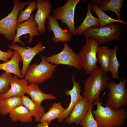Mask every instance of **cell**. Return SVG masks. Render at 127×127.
<instances>
[{
    "label": "cell",
    "instance_id": "1",
    "mask_svg": "<svg viewBox=\"0 0 127 127\" xmlns=\"http://www.w3.org/2000/svg\"><path fill=\"white\" fill-rule=\"evenodd\" d=\"M94 105L97 106L95 110L92 111L97 127H120L127 118V110L124 107L115 110L102 105V102L95 101Z\"/></svg>",
    "mask_w": 127,
    "mask_h": 127
},
{
    "label": "cell",
    "instance_id": "2",
    "mask_svg": "<svg viewBox=\"0 0 127 127\" xmlns=\"http://www.w3.org/2000/svg\"><path fill=\"white\" fill-rule=\"evenodd\" d=\"M84 82L83 96L90 103L100 101V94L107 87L109 77L106 73L99 68L89 75Z\"/></svg>",
    "mask_w": 127,
    "mask_h": 127
},
{
    "label": "cell",
    "instance_id": "3",
    "mask_svg": "<svg viewBox=\"0 0 127 127\" xmlns=\"http://www.w3.org/2000/svg\"><path fill=\"white\" fill-rule=\"evenodd\" d=\"M125 28L117 22L108 24L104 27H91L83 33L86 38H92L96 40L99 44H103L113 40H121Z\"/></svg>",
    "mask_w": 127,
    "mask_h": 127
},
{
    "label": "cell",
    "instance_id": "4",
    "mask_svg": "<svg viewBox=\"0 0 127 127\" xmlns=\"http://www.w3.org/2000/svg\"><path fill=\"white\" fill-rule=\"evenodd\" d=\"M40 57L41 61L39 64L36 62L29 65L26 70L24 78L29 83H43L53 77L57 65L48 62L43 55H40Z\"/></svg>",
    "mask_w": 127,
    "mask_h": 127
},
{
    "label": "cell",
    "instance_id": "5",
    "mask_svg": "<svg viewBox=\"0 0 127 127\" xmlns=\"http://www.w3.org/2000/svg\"><path fill=\"white\" fill-rule=\"evenodd\" d=\"M126 78H121L118 83L112 81L108 82L107 87L110 91L105 107L117 110L125 107L127 104V88L125 87Z\"/></svg>",
    "mask_w": 127,
    "mask_h": 127
},
{
    "label": "cell",
    "instance_id": "6",
    "mask_svg": "<svg viewBox=\"0 0 127 127\" xmlns=\"http://www.w3.org/2000/svg\"><path fill=\"white\" fill-rule=\"evenodd\" d=\"M98 41L92 38H86L85 43L78 54L80 64L85 73L90 75L99 68L97 65Z\"/></svg>",
    "mask_w": 127,
    "mask_h": 127
},
{
    "label": "cell",
    "instance_id": "7",
    "mask_svg": "<svg viewBox=\"0 0 127 127\" xmlns=\"http://www.w3.org/2000/svg\"><path fill=\"white\" fill-rule=\"evenodd\" d=\"M31 2L14 0V6L11 12L0 20V34L8 41H13L16 36L17 21L19 12Z\"/></svg>",
    "mask_w": 127,
    "mask_h": 127
},
{
    "label": "cell",
    "instance_id": "8",
    "mask_svg": "<svg viewBox=\"0 0 127 127\" xmlns=\"http://www.w3.org/2000/svg\"><path fill=\"white\" fill-rule=\"evenodd\" d=\"M80 1L68 0L63 6L52 11L53 17L57 20H61L62 24H65L69 32L74 36L77 35L75 26V10L77 4Z\"/></svg>",
    "mask_w": 127,
    "mask_h": 127
},
{
    "label": "cell",
    "instance_id": "9",
    "mask_svg": "<svg viewBox=\"0 0 127 127\" xmlns=\"http://www.w3.org/2000/svg\"><path fill=\"white\" fill-rule=\"evenodd\" d=\"M64 43V46L60 52L48 57H45L46 60L49 63L57 65L64 64L74 67L78 70L83 68L80 64L78 54L73 51L68 43Z\"/></svg>",
    "mask_w": 127,
    "mask_h": 127
},
{
    "label": "cell",
    "instance_id": "10",
    "mask_svg": "<svg viewBox=\"0 0 127 127\" xmlns=\"http://www.w3.org/2000/svg\"><path fill=\"white\" fill-rule=\"evenodd\" d=\"M9 49L17 52L20 55L23 62V66L21 71V74L24 78L26 70L34 57L38 53L44 51L46 47L43 45L41 41H39L32 48H27L21 47L16 43L7 45Z\"/></svg>",
    "mask_w": 127,
    "mask_h": 127
},
{
    "label": "cell",
    "instance_id": "11",
    "mask_svg": "<svg viewBox=\"0 0 127 127\" xmlns=\"http://www.w3.org/2000/svg\"><path fill=\"white\" fill-rule=\"evenodd\" d=\"M34 17L33 13H32L28 20L17 24L16 35L11 44L18 42L21 45L28 48L25 46L24 42L20 39V37L24 34H28L29 36L28 42L31 43L34 36H39L37 24L34 19Z\"/></svg>",
    "mask_w": 127,
    "mask_h": 127
},
{
    "label": "cell",
    "instance_id": "12",
    "mask_svg": "<svg viewBox=\"0 0 127 127\" xmlns=\"http://www.w3.org/2000/svg\"><path fill=\"white\" fill-rule=\"evenodd\" d=\"M36 2L37 10L34 19L37 24L39 33H43L46 30L45 23L51 13L52 4L49 0H37Z\"/></svg>",
    "mask_w": 127,
    "mask_h": 127
},
{
    "label": "cell",
    "instance_id": "13",
    "mask_svg": "<svg viewBox=\"0 0 127 127\" xmlns=\"http://www.w3.org/2000/svg\"><path fill=\"white\" fill-rule=\"evenodd\" d=\"M91 103L85 97L78 101L70 115L65 119V123L68 124L73 123L76 125L80 124L86 116Z\"/></svg>",
    "mask_w": 127,
    "mask_h": 127
},
{
    "label": "cell",
    "instance_id": "14",
    "mask_svg": "<svg viewBox=\"0 0 127 127\" xmlns=\"http://www.w3.org/2000/svg\"><path fill=\"white\" fill-rule=\"evenodd\" d=\"M71 78L73 83L72 89L70 90H66L64 91L66 95L70 96V103L61 116L58 119V121L60 122L63 121L69 116L77 101L84 97L81 95V87L80 86L79 83L76 82L74 74L72 75Z\"/></svg>",
    "mask_w": 127,
    "mask_h": 127
},
{
    "label": "cell",
    "instance_id": "15",
    "mask_svg": "<svg viewBox=\"0 0 127 127\" xmlns=\"http://www.w3.org/2000/svg\"><path fill=\"white\" fill-rule=\"evenodd\" d=\"M49 25L47 28L48 32L52 31L54 36L51 38L55 43L61 41L69 42L72 39V35L67 30H64L60 26V24L53 16L50 15L47 18Z\"/></svg>",
    "mask_w": 127,
    "mask_h": 127
},
{
    "label": "cell",
    "instance_id": "16",
    "mask_svg": "<svg viewBox=\"0 0 127 127\" xmlns=\"http://www.w3.org/2000/svg\"><path fill=\"white\" fill-rule=\"evenodd\" d=\"M16 75L12 77L10 82V89L6 93L0 95V100L9 97H21L24 95L29 82L24 78L20 79Z\"/></svg>",
    "mask_w": 127,
    "mask_h": 127
},
{
    "label": "cell",
    "instance_id": "17",
    "mask_svg": "<svg viewBox=\"0 0 127 127\" xmlns=\"http://www.w3.org/2000/svg\"><path fill=\"white\" fill-rule=\"evenodd\" d=\"M14 55L10 60L3 63L0 64V69L7 72L13 73L17 76L20 79L24 78L21 73L19 66V62L22 61L21 57L17 51L14 50Z\"/></svg>",
    "mask_w": 127,
    "mask_h": 127
},
{
    "label": "cell",
    "instance_id": "18",
    "mask_svg": "<svg viewBox=\"0 0 127 127\" xmlns=\"http://www.w3.org/2000/svg\"><path fill=\"white\" fill-rule=\"evenodd\" d=\"M26 93L29 95L31 99L35 103L41 104L44 100L55 99L56 97L50 93H44L40 88L37 84L30 83L28 85Z\"/></svg>",
    "mask_w": 127,
    "mask_h": 127
},
{
    "label": "cell",
    "instance_id": "19",
    "mask_svg": "<svg viewBox=\"0 0 127 127\" xmlns=\"http://www.w3.org/2000/svg\"><path fill=\"white\" fill-rule=\"evenodd\" d=\"M90 2L96 4L103 11H112L116 14L118 19L120 20L121 11L123 0H90Z\"/></svg>",
    "mask_w": 127,
    "mask_h": 127
},
{
    "label": "cell",
    "instance_id": "20",
    "mask_svg": "<svg viewBox=\"0 0 127 127\" xmlns=\"http://www.w3.org/2000/svg\"><path fill=\"white\" fill-rule=\"evenodd\" d=\"M22 104L28 110L32 116H33L36 122H40L45 113V109L41 104L32 101L27 96L21 97Z\"/></svg>",
    "mask_w": 127,
    "mask_h": 127
},
{
    "label": "cell",
    "instance_id": "21",
    "mask_svg": "<svg viewBox=\"0 0 127 127\" xmlns=\"http://www.w3.org/2000/svg\"><path fill=\"white\" fill-rule=\"evenodd\" d=\"M9 116L13 122L19 121L24 123L32 122V117L28 109L22 104L12 110Z\"/></svg>",
    "mask_w": 127,
    "mask_h": 127
},
{
    "label": "cell",
    "instance_id": "22",
    "mask_svg": "<svg viewBox=\"0 0 127 127\" xmlns=\"http://www.w3.org/2000/svg\"><path fill=\"white\" fill-rule=\"evenodd\" d=\"M90 4H87L86 15L83 21L75 29L77 34L81 35L87 29L92 27H99V22L98 18L94 17L91 14L90 10Z\"/></svg>",
    "mask_w": 127,
    "mask_h": 127
},
{
    "label": "cell",
    "instance_id": "23",
    "mask_svg": "<svg viewBox=\"0 0 127 127\" xmlns=\"http://www.w3.org/2000/svg\"><path fill=\"white\" fill-rule=\"evenodd\" d=\"M66 109L62 106L60 102H54L48 111L44 113L39 122H46L49 125L53 119L60 118Z\"/></svg>",
    "mask_w": 127,
    "mask_h": 127
},
{
    "label": "cell",
    "instance_id": "24",
    "mask_svg": "<svg viewBox=\"0 0 127 127\" xmlns=\"http://www.w3.org/2000/svg\"><path fill=\"white\" fill-rule=\"evenodd\" d=\"M21 97H9L0 100V114L5 115L22 104Z\"/></svg>",
    "mask_w": 127,
    "mask_h": 127
},
{
    "label": "cell",
    "instance_id": "25",
    "mask_svg": "<svg viewBox=\"0 0 127 127\" xmlns=\"http://www.w3.org/2000/svg\"><path fill=\"white\" fill-rule=\"evenodd\" d=\"M111 49L106 46L99 47L97 52V60L99 62L100 69L107 73L108 71V66L111 57Z\"/></svg>",
    "mask_w": 127,
    "mask_h": 127
},
{
    "label": "cell",
    "instance_id": "26",
    "mask_svg": "<svg viewBox=\"0 0 127 127\" xmlns=\"http://www.w3.org/2000/svg\"><path fill=\"white\" fill-rule=\"evenodd\" d=\"M90 8L98 16L99 28H102L108 24L113 22H119L124 24L127 23L126 22L120 20L115 19L111 18L101 10L96 4H90Z\"/></svg>",
    "mask_w": 127,
    "mask_h": 127
},
{
    "label": "cell",
    "instance_id": "27",
    "mask_svg": "<svg viewBox=\"0 0 127 127\" xmlns=\"http://www.w3.org/2000/svg\"><path fill=\"white\" fill-rule=\"evenodd\" d=\"M118 46H116L111 49V57L108 66V71L112 75L114 79H119L118 71L120 66V63L118 60L116 56V53Z\"/></svg>",
    "mask_w": 127,
    "mask_h": 127
},
{
    "label": "cell",
    "instance_id": "28",
    "mask_svg": "<svg viewBox=\"0 0 127 127\" xmlns=\"http://www.w3.org/2000/svg\"><path fill=\"white\" fill-rule=\"evenodd\" d=\"M37 8L36 1L33 0L28 5L25 9L21 10L18 15L17 24L28 20L32 12Z\"/></svg>",
    "mask_w": 127,
    "mask_h": 127
},
{
    "label": "cell",
    "instance_id": "29",
    "mask_svg": "<svg viewBox=\"0 0 127 127\" xmlns=\"http://www.w3.org/2000/svg\"><path fill=\"white\" fill-rule=\"evenodd\" d=\"M94 105L93 103L91 104L86 116L80 123V125L83 127H97V122L92 113Z\"/></svg>",
    "mask_w": 127,
    "mask_h": 127
},
{
    "label": "cell",
    "instance_id": "30",
    "mask_svg": "<svg viewBox=\"0 0 127 127\" xmlns=\"http://www.w3.org/2000/svg\"><path fill=\"white\" fill-rule=\"evenodd\" d=\"M12 77L11 73L6 71L0 76V95L5 93L9 90Z\"/></svg>",
    "mask_w": 127,
    "mask_h": 127
},
{
    "label": "cell",
    "instance_id": "31",
    "mask_svg": "<svg viewBox=\"0 0 127 127\" xmlns=\"http://www.w3.org/2000/svg\"><path fill=\"white\" fill-rule=\"evenodd\" d=\"M14 54V51L12 49H9L7 52H4L0 50V60L4 63L8 61L11 59Z\"/></svg>",
    "mask_w": 127,
    "mask_h": 127
},
{
    "label": "cell",
    "instance_id": "32",
    "mask_svg": "<svg viewBox=\"0 0 127 127\" xmlns=\"http://www.w3.org/2000/svg\"><path fill=\"white\" fill-rule=\"evenodd\" d=\"M48 124L45 122L40 123L37 125V127H49Z\"/></svg>",
    "mask_w": 127,
    "mask_h": 127
},
{
    "label": "cell",
    "instance_id": "33",
    "mask_svg": "<svg viewBox=\"0 0 127 127\" xmlns=\"http://www.w3.org/2000/svg\"></svg>",
    "mask_w": 127,
    "mask_h": 127
}]
</instances>
